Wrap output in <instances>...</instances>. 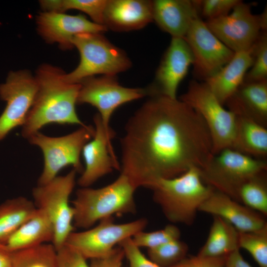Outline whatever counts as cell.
<instances>
[{"mask_svg": "<svg viewBox=\"0 0 267 267\" xmlns=\"http://www.w3.org/2000/svg\"><path fill=\"white\" fill-rule=\"evenodd\" d=\"M121 173L137 189L203 167L213 156L201 116L179 99L152 95L127 121L120 139Z\"/></svg>", "mask_w": 267, "mask_h": 267, "instance_id": "cell-1", "label": "cell"}, {"mask_svg": "<svg viewBox=\"0 0 267 267\" xmlns=\"http://www.w3.org/2000/svg\"><path fill=\"white\" fill-rule=\"evenodd\" d=\"M65 73L61 69L46 64L37 70V90L22 126L24 138L27 139L49 124L86 125L79 118L75 107L81 85L66 82Z\"/></svg>", "mask_w": 267, "mask_h": 267, "instance_id": "cell-2", "label": "cell"}, {"mask_svg": "<svg viewBox=\"0 0 267 267\" xmlns=\"http://www.w3.org/2000/svg\"><path fill=\"white\" fill-rule=\"evenodd\" d=\"M148 188L170 222L188 225L194 222L200 206L214 190L203 182L196 167L175 178L158 179Z\"/></svg>", "mask_w": 267, "mask_h": 267, "instance_id": "cell-3", "label": "cell"}, {"mask_svg": "<svg viewBox=\"0 0 267 267\" xmlns=\"http://www.w3.org/2000/svg\"><path fill=\"white\" fill-rule=\"evenodd\" d=\"M136 189L128 177L122 173L105 186L78 189L72 201L74 225L87 229L97 222L114 215L135 214Z\"/></svg>", "mask_w": 267, "mask_h": 267, "instance_id": "cell-4", "label": "cell"}, {"mask_svg": "<svg viewBox=\"0 0 267 267\" xmlns=\"http://www.w3.org/2000/svg\"><path fill=\"white\" fill-rule=\"evenodd\" d=\"M78 50L80 61L78 66L64 79L71 84H79L95 75L115 76L126 71L132 63L122 49L111 43L101 33H83L72 39Z\"/></svg>", "mask_w": 267, "mask_h": 267, "instance_id": "cell-5", "label": "cell"}, {"mask_svg": "<svg viewBox=\"0 0 267 267\" xmlns=\"http://www.w3.org/2000/svg\"><path fill=\"white\" fill-rule=\"evenodd\" d=\"M199 169L205 183L237 202L240 186L251 178L267 172V162L227 148L213 155Z\"/></svg>", "mask_w": 267, "mask_h": 267, "instance_id": "cell-6", "label": "cell"}, {"mask_svg": "<svg viewBox=\"0 0 267 267\" xmlns=\"http://www.w3.org/2000/svg\"><path fill=\"white\" fill-rule=\"evenodd\" d=\"M94 134V128L86 125L61 136H49L39 132L29 137L28 141L39 147L44 155V168L38 185L48 183L57 176L61 170L68 166L82 174L84 168L81 161V154L84 145Z\"/></svg>", "mask_w": 267, "mask_h": 267, "instance_id": "cell-7", "label": "cell"}, {"mask_svg": "<svg viewBox=\"0 0 267 267\" xmlns=\"http://www.w3.org/2000/svg\"><path fill=\"white\" fill-rule=\"evenodd\" d=\"M77 172L72 169L64 176H57L48 183L32 190L34 203L52 223L54 236L52 244L56 250L65 244L73 232L74 212L69 198L76 184Z\"/></svg>", "mask_w": 267, "mask_h": 267, "instance_id": "cell-8", "label": "cell"}, {"mask_svg": "<svg viewBox=\"0 0 267 267\" xmlns=\"http://www.w3.org/2000/svg\"><path fill=\"white\" fill-rule=\"evenodd\" d=\"M179 99L195 110L204 120L210 134L213 155L231 148L236 116L224 107L204 82H190Z\"/></svg>", "mask_w": 267, "mask_h": 267, "instance_id": "cell-9", "label": "cell"}, {"mask_svg": "<svg viewBox=\"0 0 267 267\" xmlns=\"http://www.w3.org/2000/svg\"><path fill=\"white\" fill-rule=\"evenodd\" d=\"M267 9L254 14L251 5L241 0L227 14L206 20L211 32L234 53L249 50L267 29Z\"/></svg>", "mask_w": 267, "mask_h": 267, "instance_id": "cell-10", "label": "cell"}, {"mask_svg": "<svg viewBox=\"0 0 267 267\" xmlns=\"http://www.w3.org/2000/svg\"><path fill=\"white\" fill-rule=\"evenodd\" d=\"M77 103L95 107L108 135L112 139L115 133L110 126L114 112L122 105L148 95L147 89L131 88L119 84L115 76L91 77L82 81Z\"/></svg>", "mask_w": 267, "mask_h": 267, "instance_id": "cell-11", "label": "cell"}, {"mask_svg": "<svg viewBox=\"0 0 267 267\" xmlns=\"http://www.w3.org/2000/svg\"><path fill=\"white\" fill-rule=\"evenodd\" d=\"M147 223L145 218L116 223L113 217H110L100 221L92 228L72 232L65 244L86 260L98 259L109 254L122 241L144 230Z\"/></svg>", "mask_w": 267, "mask_h": 267, "instance_id": "cell-12", "label": "cell"}, {"mask_svg": "<svg viewBox=\"0 0 267 267\" xmlns=\"http://www.w3.org/2000/svg\"><path fill=\"white\" fill-rule=\"evenodd\" d=\"M37 90L35 76L26 70L10 72L5 82L0 85V97L6 103L0 116V141L12 130L23 125Z\"/></svg>", "mask_w": 267, "mask_h": 267, "instance_id": "cell-13", "label": "cell"}, {"mask_svg": "<svg viewBox=\"0 0 267 267\" xmlns=\"http://www.w3.org/2000/svg\"><path fill=\"white\" fill-rule=\"evenodd\" d=\"M193 58V74L205 81L232 58L234 52L224 45L208 28L201 17L194 20L183 38Z\"/></svg>", "mask_w": 267, "mask_h": 267, "instance_id": "cell-14", "label": "cell"}, {"mask_svg": "<svg viewBox=\"0 0 267 267\" xmlns=\"http://www.w3.org/2000/svg\"><path fill=\"white\" fill-rule=\"evenodd\" d=\"M191 51L184 38H172L157 70L153 82L147 89L149 95L176 98L180 82L192 65Z\"/></svg>", "mask_w": 267, "mask_h": 267, "instance_id": "cell-15", "label": "cell"}, {"mask_svg": "<svg viewBox=\"0 0 267 267\" xmlns=\"http://www.w3.org/2000/svg\"><path fill=\"white\" fill-rule=\"evenodd\" d=\"M94 134L82 150L85 167L78 179L81 187H89L101 178L113 172L120 170L119 162L112 143L99 115L93 117Z\"/></svg>", "mask_w": 267, "mask_h": 267, "instance_id": "cell-16", "label": "cell"}, {"mask_svg": "<svg viewBox=\"0 0 267 267\" xmlns=\"http://www.w3.org/2000/svg\"><path fill=\"white\" fill-rule=\"evenodd\" d=\"M37 29L42 38L49 43H58L61 48L73 47L72 41L83 33H102L107 29L88 19L81 14L72 15L63 12L44 11L36 20Z\"/></svg>", "mask_w": 267, "mask_h": 267, "instance_id": "cell-17", "label": "cell"}, {"mask_svg": "<svg viewBox=\"0 0 267 267\" xmlns=\"http://www.w3.org/2000/svg\"><path fill=\"white\" fill-rule=\"evenodd\" d=\"M198 211L222 218L240 232L258 230L267 224L264 216L215 189Z\"/></svg>", "mask_w": 267, "mask_h": 267, "instance_id": "cell-18", "label": "cell"}, {"mask_svg": "<svg viewBox=\"0 0 267 267\" xmlns=\"http://www.w3.org/2000/svg\"><path fill=\"white\" fill-rule=\"evenodd\" d=\"M152 17L158 26L172 38H183L200 16L198 0H155Z\"/></svg>", "mask_w": 267, "mask_h": 267, "instance_id": "cell-19", "label": "cell"}, {"mask_svg": "<svg viewBox=\"0 0 267 267\" xmlns=\"http://www.w3.org/2000/svg\"><path fill=\"white\" fill-rule=\"evenodd\" d=\"M153 21L152 1L108 0L104 26L115 31L138 30Z\"/></svg>", "mask_w": 267, "mask_h": 267, "instance_id": "cell-20", "label": "cell"}, {"mask_svg": "<svg viewBox=\"0 0 267 267\" xmlns=\"http://www.w3.org/2000/svg\"><path fill=\"white\" fill-rule=\"evenodd\" d=\"M235 116L267 127V80L244 82L224 104Z\"/></svg>", "mask_w": 267, "mask_h": 267, "instance_id": "cell-21", "label": "cell"}, {"mask_svg": "<svg viewBox=\"0 0 267 267\" xmlns=\"http://www.w3.org/2000/svg\"><path fill=\"white\" fill-rule=\"evenodd\" d=\"M253 50L236 52L231 60L204 83L220 102L224 105L243 83L253 63Z\"/></svg>", "mask_w": 267, "mask_h": 267, "instance_id": "cell-22", "label": "cell"}, {"mask_svg": "<svg viewBox=\"0 0 267 267\" xmlns=\"http://www.w3.org/2000/svg\"><path fill=\"white\" fill-rule=\"evenodd\" d=\"M53 236V227L50 220L42 211L37 209L34 214L3 245L12 253L52 242Z\"/></svg>", "mask_w": 267, "mask_h": 267, "instance_id": "cell-23", "label": "cell"}, {"mask_svg": "<svg viewBox=\"0 0 267 267\" xmlns=\"http://www.w3.org/2000/svg\"><path fill=\"white\" fill-rule=\"evenodd\" d=\"M231 148L253 158L266 160L267 127L250 119L236 116Z\"/></svg>", "mask_w": 267, "mask_h": 267, "instance_id": "cell-24", "label": "cell"}, {"mask_svg": "<svg viewBox=\"0 0 267 267\" xmlns=\"http://www.w3.org/2000/svg\"><path fill=\"white\" fill-rule=\"evenodd\" d=\"M239 231L221 217L213 216L207 239L198 255L204 256L226 257L239 249Z\"/></svg>", "mask_w": 267, "mask_h": 267, "instance_id": "cell-25", "label": "cell"}, {"mask_svg": "<svg viewBox=\"0 0 267 267\" xmlns=\"http://www.w3.org/2000/svg\"><path fill=\"white\" fill-rule=\"evenodd\" d=\"M34 202L20 196L7 200L0 205V244L9 237L36 212Z\"/></svg>", "mask_w": 267, "mask_h": 267, "instance_id": "cell-26", "label": "cell"}, {"mask_svg": "<svg viewBox=\"0 0 267 267\" xmlns=\"http://www.w3.org/2000/svg\"><path fill=\"white\" fill-rule=\"evenodd\" d=\"M237 202L267 216V172L251 178L240 186L237 192Z\"/></svg>", "mask_w": 267, "mask_h": 267, "instance_id": "cell-27", "label": "cell"}, {"mask_svg": "<svg viewBox=\"0 0 267 267\" xmlns=\"http://www.w3.org/2000/svg\"><path fill=\"white\" fill-rule=\"evenodd\" d=\"M107 1L108 0H43L39 2L45 11L63 12L68 9H76L88 14L94 23L104 26V14Z\"/></svg>", "mask_w": 267, "mask_h": 267, "instance_id": "cell-28", "label": "cell"}, {"mask_svg": "<svg viewBox=\"0 0 267 267\" xmlns=\"http://www.w3.org/2000/svg\"><path fill=\"white\" fill-rule=\"evenodd\" d=\"M12 267H59L57 250L52 243L12 253Z\"/></svg>", "mask_w": 267, "mask_h": 267, "instance_id": "cell-29", "label": "cell"}, {"mask_svg": "<svg viewBox=\"0 0 267 267\" xmlns=\"http://www.w3.org/2000/svg\"><path fill=\"white\" fill-rule=\"evenodd\" d=\"M188 246L179 239L148 249V258L160 267H171L186 257Z\"/></svg>", "mask_w": 267, "mask_h": 267, "instance_id": "cell-30", "label": "cell"}, {"mask_svg": "<svg viewBox=\"0 0 267 267\" xmlns=\"http://www.w3.org/2000/svg\"><path fill=\"white\" fill-rule=\"evenodd\" d=\"M239 249L247 250L260 267H267V224L261 229L239 232Z\"/></svg>", "mask_w": 267, "mask_h": 267, "instance_id": "cell-31", "label": "cell"}, {"mask_svg": "<svg viewBox=\"0 0 267 267\" xmlns=\"http://www.w3.org/2000/svg\"><path fill=\"white\" fill-rule=\"evenodd\" d=\"M253 63L246 73L244 82H257L267 80V32L262 31L252 46Z\"/></svg>", "mask_w": 267, "mask_h": 267, "instance_id": "cell-32", "label": "cell"}, {"mask_svg": "<svg viewBox=\"0 0 267 267\" xmlns=\"http://www.w3.org/2000/svg\"><path fill=\"white\" fill-rule=\"evenodd\" d=\"M180 234V231L177 226L170 224L160 230L151 232L140 231L132 238L134 244L139 248L150 249L179 239Z\"/></svg>", "mask_w": 267, "mask_h": 267, "instance_id": "cell-33", "label": "cell"}, {"mask_svg": "<svg viewBox=\"0 0 267 267\" xmlns=\"http://www.w3.org/2000/svg\"><path fill=\"white\" fill-rule=\"evenodd\" d=\"M240 0H198L200 16L206 20L228 14Z\"/></svg>", "mask_w": 267, "mask_h": 267, "instance_id": "cell-34", "label": "cell"}, {"mask_svg": "<svg viewBox=\"0 0 267 267\" xmlns=\"http://www.w3.org/2000/svg\"><path fill=\"white\" fill-rule=\"evenodd\" d=\"M118 245L122 248L129 267H160L142 254L132 237L124 239Z\"/></svg>", "mask_w": 267, "mask_h": 267, "instance_id": "cell-35", "label": "cell"}, {"mask_svg": "<svg viewBox=\"0 0 267 267\" xmlns=\"http://www.w3.org/2000/svg\"><path fill=\"white\" fill-rule=\"evenodd\" d=\"M57 253L59 267H90L87 260L66 244Z\"/></svg>", "mask_w": 267, "mask_h": 267, "instance_id": "cell-36", "label": "cell"}, {"mask_svg": "<svg viewBox=\"0 0 267 267\" xmlns=\"http://www.w3.org/2000/svg\"><path fill=\"white\" fill-rule=\"evenodd\" d=\"M226 257L196 256L185 257L171 267H225Z\"/></svg>", "mask_w": 267, "mask_h": 267, "instance_id": "cell-37", "label": "cell"}, {"mask_svg": "<svg viewBox=\"0 0 267 267\" xmlns=\"http://www.w3.org/2000/svg\"><path fill=\"white\" fill-rule=\"evenodd\" d=\"M122 248L115 247L107 255L100 258L90 260V267H122L125 258Z\"/></svg>", "mask_w": 267, "mask_h": 267, "instance_id": "cell-38", "label": "cell"}, {"mask_svg": "<svg viewBox=\"0 0 267 267\" xmlns=\"http://www.w3.org/2000/svg\"><path fill=\"white\" fill-rule=\"evenodd\" d=\"M225 267H252L243 258L239 249L226 256Z\"/></svg>", "mask_w": 267, "mask_h": 267, "instance_id": "cell-39", "label": "cell"}, {"mask_svg": "<svg viewBox=\"0 0 267 267\" xmlns=\"http://www.w3.org/2000/svg\"><path fill=\"white\" fill-rule=\"evenodd\" d=\"M12 253L0 244V267H12Z\"/></svg>", "mask_w": 267, "mask_h": 267, "instance_id": "cell-40", "label": "cell"}]
</instances>
